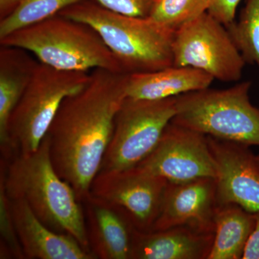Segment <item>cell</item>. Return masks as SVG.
Here are the masks:
<instances>
[{
  "mask_svg": "<svg viewBox=\"0 0 259 259\" xmlns=\"http://www.w3.org/2000/svg\"><path fill=\"white\" fill-rule=\"evenodd\" d=\"M0 44L28 51L39 62L56 69L125 73L93 27L61 15L12 32Z\"/></svg>",
  "mask_w": 259,
  "mask_h": 259,
  "instance_id": "277c9868",
  "label": "cell"
},
{
  "mask_svg": "<svg viewBox=\"0 0 259 259\" xmlns=\"http://www.w3.org/2000/svg\"><path fill=\"white\" fill-rule=\"evenodd\" d=\"M214 233L181 226L133 234L131 259H207Z\"/></svg>",
  "mask_w": 259,
  "mask_h": 259,
  "instance_id": "9a60e30c",
  "label": "cell"
},
{
  "mask_svg": "<svg viewBox=\"0 0 259 259\" xmlns=\"http://www.w3.org/2000/svg\"><path fill=\"white\" fill-rule=\"evenodd\" d=\"M10 201L25 259H95L72 236L56 233L44 224L25 201Z\"/></svg>",
  "mask_w": 259,
  "mask_h": 259,
  "instance_id": "5bb4252c",
  "label": "cell"
},
{
  "mask_svg": "<svg viewBox=\"0 0 259 259\" xmlns=\"http://www.w3.org/2000/svg\"><path fill=\"white\" fill-rule=\"evenodd\" d=\"M252 83L226 90L207 88L177 97L171 122L196 132L245 146H259V108L252 105Z\"/></svg>",
  "mask_w": 259,
  "mask_h": 259,
  "instance_id": "5b68a950",
  "label": "cell"
},
{
  "mask_svg": "<svg viewBox=\"0 0 259 259\" xmlns=\"http://www.w3.org/2000/svg\"><path fill=\"white\" fill-rule=\"evenodd\" d=\"M177 112V97L149 100L127 97L116 115L100 171L137 166L153 152Z\"/></svg>",
  "mask_w": 259,
  "mask_h": 259,
  "instance_id": "52a82bcc",
  "label": "cell"
},
{
  "mask_svg": "<svg viewBox=\"0 0 259 259\" xmlns=\"http://www.w3.org/2000/svg\"><path fill=\"white\" fill-rule=\"evenodd\" d=\"M226 28L245 62L259 69V0H246L238 21Z\"/></svg>",
  "mask_w": 259,
  "mask_h": 259,
  "instance_id": "ffe728a7",
  "label": "cell"
},
{
  "mask_svg": "<svg viewBox=\"0 0 259 259\" xmlns=\"http://www.w3.org/2000/svg\"><path fill=\"white\" fill-rule=\"evenodd\" d=\"M129 74L97 69L78 93L64 99L48 131L53 164L78 199L90 193L127 97Z\"/></svg>",
  "mask_w": 259,
  "mask_h": 259,
  "instance_id": "6da1fadb",
  "label": "cell"
},
{
  "mask_svg": "<svg viewBox=\"0 0 259 259\" xmlns=\"http://www.w3.org/2000/svg\"><path fill=\"white\" fill-rule=\"evenodd\" d=\"M0 185L10 200L25 201L44 224L72 236L91 253L82 204L56 171L46 136L34 152L1 159Z\"/></svg>",
  "mask_w": 259,
  "mask_h": 259,
  "instance_id": "7a4b0ae2",
  "label": "cell"
},
{
  "mask_svg": "<svg viewBox=\"0 0 259 259\" xmlns=\"http://www.w3.org/2000/svg\"><path fill=\"white\" fill-rule=\"evenodd\" d=\"M100 6L129 16L147 18L155 0H94Z\"/></svg>",
  "mask_w": 259,
  "mask_h": 259,
  "instance_id": "603a6c76",
  "label": "cell"
},
{
  "mask_svg": "<svg viewBox=\"0 0 259 259\" xmlns=\"http://www.w3.org/2000/svg\"><path fill=\"white\" fill-rule=\"evenodd\" d=\"M90 76L88 71H64L38 62L10 117L8 136L13 156L36 151L64 99L85 88Z\"/></svg>",
  "mask_w": 259,
  "mask_h": 259,
  "instance_id": "8992f818",
  "label": "cell"
},
{
  "mask_svg": "<svg viewBox=\"0 0 259 259\" xmlns=\"http://www.w3.org/2000/svg\"><path fill=\"white\" fill-rule=\"evenodd\" d=\"M214 236L207 259H240L255 226L253 213L235 204L218 206Z\"/></svg>",
  "mask_w": 259,
  "mask_h": 259,
  "instance_id": "ac0fdd59",
  "label": "cell"
},
{
  "mask_svg": "<svg viewBox=\"0 0 259 259\" xmlns=\"http://www.w3.org/2000/svg\"><path fill=\"white\" fill-rule=\"evenodd\" d=\"M214 78L190 66H172L150 72L129 74L127 97L158 100L209 88Z\"/></svg>",
  "mask_w": 259,
  "mask_h": 259,
  "instance_id": "e0dca14e",
  "label": "cell"
},
{
  "mask_svg": "<svg viewBox=\"0 0 259 259\" xmlns=\"http://www.w3.org/2000/svg\"><path fill=\"white\" fill-rule=\"evenodd\" d=\"M217 207L215 179L168 182L161 212L151 231L185 226L201 233H214Z\"/></svg>",
  "mask_w": 259,
  "mask_h": 259,
  "instance_id": "7c38bea8",
  "label": "cell"
},
{
  "mask_svg": "<svg viewBox=\"0 0 259 259\" xmlns=\"http://www.w3.org/2000/svg\"><path fill=\"white\" fill-rule=\"evenodd\" d=\"M83 0H23L10 15L0 20V40L12 32L59 15Z\"/></svg>",
  "mask_w": 259,
  "mask_h": 259,
  "instance_id": "d6986e66",
  "label": "cell"
},
{
  "mask_svg": "<svg viewBox=\"0 0 259 259\" xmlns=\"http://www.w3.org/2000/svg\"><path fill=\"white\" fill-rule=\"evenodd\" d=\"M1 258L25 259L12 215L10 201L0 185Z\"/></svg>",
  "mask_w": 259,
  "mask_h": 259,
  "instance_id": "7402d4cb",
  "label": "cell"
},
{
  "mask_svg": "<svg viewBox=\"0 0 259 259\" xmlns=\"http://www.w3.org/2000/svg\"><path fill=\"white\" fill-rule=\"evenodd\" d=\"M174 66L202 70L225 82L241 79L245 61L227 30L207 12L175 31Z\"/></svg>",
  "mask_w": 259,
  "mask_h": 259,
  "instance_id": "ba28073f",
  "label": "cell"
},
{
  "mask_svg": "<svg viewBox=\"0 0 259 259\" xmlns=\"http://www.w3.org/2000/svg\"><path fill=\"white\" fill-rule=\"evenodd\" d=\"M241 0H209L207 13L227 27L235 21L236 10Z\"/></svg>",
  "mask_w": 259,
  "mask_h": 259,
  "instance_id": "cb8c5ba5",
  "label": "cell"
},
{
  "mask_svg": "<svg viewBox=\"0 0 259 259\" xmlns=\"http://www.w3.org/2000/svg\"><path fill=\"white\" fill-rule=\"evenodd\" d=\"M255 159H256L257 163H258L259 166V154L258 156H255Z\"/></svg>",
  "mask_w": 259,
  "mask_h": 259,
  "instance_id": "4316f807",
  "label": "cell"
},
{
  "mask_svg": "<svg viewBox=\"0 0 259 259\" xmlns=\"http://www.w3.org/2000/svg\"><path fill=\"white\" fill-rule=\"evenodd\" d=\"M168 181L137 167L122 171H100L90 193L119 206L128 214L136 229L152 231L161 212Z\"/></svg>",
  "mask_w": 259,
  "mask_h": 259,
  "instance_id": "30bf717a",
  "label": "cell"
},
{
  "mask_svg": "<svg viewBox=\"0 0 259 259\" xmlns=\"http://www.w3.org/2000/svg\"><path fill=\"white\" fill-rule=\"evenodd\" d=\"M90 252L95 259H131L136 227L119 206L91 193L81 200Z\"/></svg>",
  "mask_w": 259,
  "mask_h": 259,
  "instance_id": "4fadbf2b",
  "label": "cell"
},
{
  "mask_svg": "<svg viewBox=\"0 0 259 259\" xmlns=\"http://www.w3.org/2000/svg\"><path fill=\"white\" fill-rule=\"evenodd\" d=\"M209 0H155L149 18L163 26L177 29L207 12Z\"/></svg>",
  "mask_w": 259,
  "mask_h": 259,
  "instance_id": "44dd1931",
  "label": "cell"
},
{
  "mask_svg": "<svg viewBox=\"0 0 259 259\" xmlns=\"http://www.w3.org/2000/svg\"><path fill=\"white\" fill-rule=\"evenodd\" d=\"M59 15L93 27L126 74L174 66L175 31L149 17L120 14L90 0L71 5Z\"/></svg>",
  "mask_w": 259,
  "mask_h": 259,
  "instance_id": "3957f363",
  "label": "cell"
},
{
  "mask_svg": "<svg viewBox=\"0 0 259 259\" xmlns=\"http://www.w3.org/2000/svg\"><path fill=\"white\" fill-rule=\"evenodd\" d=\"M217 165L218 206L235 204L259 212V166L248 146L207 136Z\"/></svg>",
  "mask_w": 259,
  "mask_h": 259,
  "instance_id": "8fae6325",
  "label": "cell"
},
{
  "mask_svg": "<svg viewBox=\"0 0 259 259\" xmlns=\"http://www.w3.org/2000/svg\"><path fill=\"white\" fill-rule=\"evenodd\" d=\"M23 0H0V20L11 14Z\"/></svg>",
  "mask_w": 259,
  "mask_h": 259,
  "instance_id": "484cf974",
  "label": "cell"
},
{
  "mask_svg": "<svg viewBox=\"0 0 259 259\" xmlns=\"http://www.w3.org/2000/svg\"><path fill=\"white\" fill-rule=\"evenodd\" d=\"M255 226L250 233L242 259H259V212L253 213Z\"/></svg>",
  "mask_w": 259,
  "mask_h": 259,
  "instance_id": "d4e9b609",
  "label": "cell"
},
{
  "mask_svg": "<svg viewBox=\"0 0 259 259\" xmlns=\"http://www.w3.org/2000/svg\"><path fill=\"white\" fill-rule=\"evenodd\" d=\"M39 61L28 51L20 48H0V146L2 159L13 156L8 126Z\"/></svg>",
  "mask_w": 259,
  "mask_h": 259,
  "instance_id": "2e32d148",
  "label": "cell"
},
{
  "mask_svg": "<svg viewBox=\"0 0 259 259\" xmlns=\"http://www.w3.org/2000/svg\"><path fill=\"white\" fill-rule=\"evenodd\" d=\"M136 167L172 184L217 177L207 136L171 122L153 152Z\"/></svg>",
  "mask_w": 259,
  "mask_h": 259,
  "instance_id": "9c48e42d",
  "label": "cell"
}]
</instances>
